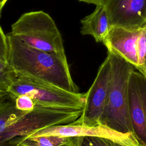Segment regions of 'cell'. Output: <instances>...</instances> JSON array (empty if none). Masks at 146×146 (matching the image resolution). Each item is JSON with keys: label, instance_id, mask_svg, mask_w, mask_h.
Returning a JSON list of instances; mask_svg holds the SVG:
<instances>
[{"label": "cell", "instance_id": "6da1fadb", "mask_svg": "<svg viewBox=\"0 0 146 146\" xmlns=\"http://www.w3.org/2000/svg\"><path fill=\"white\" fill-rule=\"evenodd\" d=\"M6 39L7 63L17 77L79 92V88L72 79L65 54L46 52L30 47L11 32L6 34Z\"/></svg>", "mask_w": 146, "mask_h": 146}, {"label": "cell", "instance_id": "7a4b0ae2", "mask_svg": "<svg viewBox=\"0 0 146 146\" xmlns=\"http://www.w3.org/2000/svg\"><path fill=\"white\" fill-rule=\"evenodd\" d=\"M107 56L111 63L109 90L99 124L122 133H132L128 113V92L129 76L135 67L112 51H108Z\"/></svg>", "mask_w": 146, "mask_h": 146}, {"label": "cell", "instance_id": "3957f363", "mask_svg": "<svg viewBox=\"0 0 146 146\" xmlns=\"http://www.w3.org/2000/svg\"><path fill=\"white\" fill-rule=\"evenodd\" d=\"M11 34L27 46L65 54L61 34L52 18L43 11L23 14L11 26Z\"/></svg>", "mask_w": 146, "mask_h": 146}, {"label": "cell", "instance_id": "277c9868", "mask_svg": "<svg viewBox=\"0 0 146 146\" xmlns=\"http://www.w3.org/2000/svg\"><path fill=\"white\" fill-rule=\"evenodd\" d=\"M7 92L13 99L26 95L36 106L52 108L83 109L86 97L83 93L70 92L23 77H17Z\"/></svg>", "mask_w": 146, "mask_h": 146}, {"label": "cell", "instance_id": "5b68a950", "mask_svg": "<svg viewBox=\"0 0 146 146\" xmlns=\"http://www.w3.org/2000/svg\"><path fill=\"white\" fill-rule=\"evenodd\" d=\"M111 63L107 56L100 65L91 86L85 93V103L80 117L72 124L92 127L99 125L108 94Z\"/></svg>", "mask_w": 146, "mask_h": 146}, {"label": "cell", "instance_id": "8992f818", "mask_svg": "<svg viewBox=\"0 0 146 146\" xmlns=\"http://www.w3.org/2000/svg\"><path fill=\"white\" fill-rule=\"evenodd\" d=\"M46 135H56L67 137H99L128 146H142L138 143L132 133H122L100 124L92 127L72 123L52 125L39 129L26 136V137Z\"/></svg>", "mask_w": 146, "mask_h": 146}, {"label": "cell", "instance_id": "52a82bcc", "mask_svg": "<svg viewBox=\"0 0 146 146\" xmlns=\"http://www.w3.org/2000/svg\"><path fill=\"white\" fill-rule=\"evenodd\" d=\"M128 102L132 133L141 145L146 146V76L135 69L129 78Z\"/></svg>", "mask_w": 146, "mask_h": 146}, {"label": "cell", "instance_id": "ba28073f", "mask_svg": "<svg viewBox=\"0 0 146 146\" xmlns=\"http://www.w3.org/2000/svg\"><path fill=\"white\" fill-rule=\"evenodd\" d=\"M111 27L137 30L146 23V0H104Z\"/></svg>", "mask_w": 146, "mask_h": 146}, {"label": "cell", "instance_id": "9c48e42d", "mask_svg": "<svg viewBox=\"0 0 146 146\" xmlns=\"http://www.w3.org/2000/svg\"><path fill=\"white\" fill-rule=\"evenodd\" d=\"M140 29L129 30L120 27H111L102 42L108 51L119 55L137 70L139 64L136 42Z\"/></svg>", "mask_w": 146, "mask_h": 146}, {"label": "cell", "instance_id": "30bf717a", "mask_svg": "<svg viewBox=\"0 0 146 146\" xmlns=\"http://www.w3.org/2000/svg\"><path fill=\"white\" fill-rule=\"evenodd\" d=\"M82 35L92 36L96 42H102L111 28L103 4L96 5L94 11L80 20Z\"/></svg>", "mask_w": 146, "mask_h": 146}, {"label": "cell", "instance_id": "8fae6325", "mask_svg": "<svg viewBox=\"0 0 146 146\" xmlns=\"http://www.w3.org/2000/svg\"><path fill=\"white\" fill-rule=\"evenodd\" d=\"M19 143L30 146H75V138L56 135L24 136L22 137Z\"/></svg>", "mask_w": 146, "mask_h": 146}, {"label": "cell", "instance_id": "7c38bea8", "mask_svg": "<svg viewBox=\"0 0 146 146\" xmlns=\"http://www.w3.org/2000/svg\"><path fill=\"white\" fill-rule=\"evenodd\" d=\"M136 53L139 67L137 70L145 74L146 66V23L139 31L136 42Z\"/></svg>", "mask_w": 146, "mask_h": 146}, {"label": "cell", "instance_id": "4fadbf2b", "mask_svg": "<svg viewBox=\"0 0 146 146\" xmlns=\"http://www.w3.org/2000/svg\"><path fill=\"white\" fill-rule=\"evenodd\" d=\"M17 75L7 62L0 60V91L7 92Z\"/></svg>", "mask_w": 146, "mask_h": 146}, {"label": "cell", "instance_id": "5bb4252c", "mask_svg": "<svg viewBox=\"0 0 146 146\" xmlns=\"http://www.w3.org/2000/svg\"><path fill=\"white\" fill-rule=\"evenodd\" d=\"M75 146H128L99 137H75Z\"/></svg>", "mask_w": 146, "mask_h": 146}, {"label": "cell", "instance_id": "9a60e30c", "mask_svg": "<svg viewBox=\"0 0 146 146\" xmlns=\"http://www.w3.org/2000/svg\"><path fill=\"white\" fill-rule=\"evenodd\" d=\"M15 107L20 111L30 112L33 111L36 106L34 101L26 95H20L14 99Z\"/></svg>", "mask_w": 146, "mask_h": 146}, {"label": "cell", "instance_id": "2e32d148", "mask_svg": "<svg viewBox=\"0 0 146 146\" xmlns=\"http://www.w3.org/2000/svg\"><path fill=\"white\" fill-rule=\"evenodd\" d=\"M7 43L5 35L0 26V60L7 62Z\"/></svg>", "mask_w": 146, "mask_h": 146}, {"label": "cell", "instance_id": "e0dca14e", "mask_svg": "<svg viewBox=\"0 0 146 146\" xmlns=\"http://www.w3.org/2000/svg\"><path fill=\"white\" fill-rule=\"evenodd\" d=\"M79 1L86 2L90 4H94L96 6L99 4H102L104 0H79Z\"/></svg>", "mask_w": 146, "mask_h": 146}, {"label": "cell", "instance_id": "ac0fdd59", "mask_svg": "<svg viewBox=\"0 0 146 146\" xmlns=\"http://www.w3.org/2000/svg\"><path fill=\"white\" fill-rule=\"evenodd\" d=\"M8 0H0V18L1 17V13H2V10L3 7H4L5 5L7 2Z\"/></svg>", "mask_w": 146, "mask_h": 146}, {"label": "cell", "instance_id": "d6986e66", "mask_svg": "<svg viewBox=\"0 0 146 146\" xmlns=\"http://www.w3.org/2000/svg\"><path fill=\"white\" fill-rule=\"evenodd\" d=\"M8 92H3L0 91V101H1L3 99H4L6 96L7 95Z\"/></svg>", "mask_w": 146, "mask_h": 146}, {"label": "cell", "instance_id": "ffe728a7", "mask_svg": "<svg viewBox=\"0 0 146 146\" xmlns=\"http://www.w3.org/2000/svg\"><path fill=\"white\" fill-rule=\"evenodd\" d=\"M15 146H30V145H26V144H25L24 143H19L16 144Z\"/></svg>", "mask_w": 146, "mask_h": 146}, {"label": "cell", "instance_id": "44dd1931", "mask_svg": "<svg viewBox=\"0 0 146 146\" xmlns=\"http://www.w3.org/2000/svg\"><path fill=\"white\" fill-rule=\"evenodd\" d=\"M15 145H16V144H12L11 145H9V146H15Z\"/></svg>", "mask_w": 146, "mask_h": 146}, {"label": "cell", "instance_id": "7402d4cb", "mask_svg": "<svg viewBox=\"0 0 146 146\" xmlns=\"http://www.w3.org/2000/svg\"><path fill=\"white\" fill-rule=\"evenodd\" d=\"M144 75L146 76V66H145V74Z\"/></svg>", "mask_w": 146, "mask_h": 146}]
</instances>
